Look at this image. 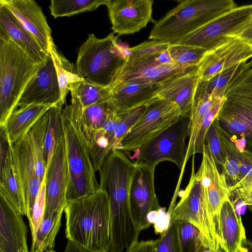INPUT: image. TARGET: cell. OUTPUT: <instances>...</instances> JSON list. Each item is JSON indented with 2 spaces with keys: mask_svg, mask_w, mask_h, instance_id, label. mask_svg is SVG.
I'll return each mask as SVG.
<instances>
[{
  "mask_svg": "<svg viewBox=\"0 0 252 252\" xmlns=\"http://www.w3.org/2000/svg\"><path fill=\"white\" fill-rule=\"evenodd\" d=\"M251 60L237 64L217 74L208 81L199 79L195 97L213 95L224 97L225 93L231 84L248 68Z\"/></svg>",
  "mask_w": 252,
  "mask_h": 252,
  "instance_id": "f1b7e54d",
  "label": "cell"
},
{
  "mask_svg": "<svg viewBox=\"0 0 252 252\" xmlns=\"http://www.w3.org/2000/svg\"><path fill=\"white\" fill-rule=\"evenodd\" d=\"M63 252H88L74 242L68 240Z\"/></svg>",
  "mask_w": 252,
  "mask_h": 252,
  "instance_id": "f5cc1de1",
  "label": "cell"
},
{
  "mask_svg": "<svg viewBox=\"0 0 252 252\" xmlns=\"http://www.w3.org/2000/svg\"><path fill=\"white\" fill-rule=\"evenodd\" d=\"M189 137V117L181 116L168 128L143 145L135 156L156 168L162 161L173 162L181 170L182 177Z\"/></svg>",
  "mask_w": 252,
  "mask_h": 252,
  "instance_id": "30bf717a",
  "label": "cell"
},
{
  "mask_svg": "<svg viewBox=\"0 0 252 252\" xmlns=\"http://www.w3.org/2000/svg\"><path fill=\"white\" fill-rule=\"evenodd\" d=\"M219 128V123L217 117L207 130L205 136V143L208 144L217 166L219 169V167H221L222 172L224 159Z\"/></svg>",
  "mask_w": 252,
  "mask_h": 252,
  "instance_id": "7bdbcfd3",
  "label": "cell"
},
{
  "mask_svg": "<svg viewBox=\"0 0 252 252\" xmlns=\"http://www.w3.org/2000/svg\"><path fill=\"white\" fill-rule=\"evenodd\" d=\"M112 87H103L84 80L76 82L77 94L83 108L110 100Z\"/></svg>",
  "mask_w": 252,
  "mask_h": 252,
  "instance_id": "f35d334b",
  "label": "cell"
},
{
  "mask_svg": "<svg viewBox=\"0 0 252 252\" xmlns=\"http://www.w3.org/2000/svg\"><path fill=\"white\" fill-rule=\"evenodd\" d=\"M69 179L66 141L64 135L58 140L45 176L46 206L43 220L56 211L64 210L67 203Z\"/></svg>",
  "mask_w": 252,
  "mask_h": 252,
  "instance_id": "7c38bea8",
  "label": "cell"
},
{
  "mask_svg": "<svg viewBox=\"0 0 252 252\" xmlns=\"http://www.w3.org/2000/svg\"><path fill=\"white\" fill-rule=\"evenodd\" d=\"M170 44L156 40L146 41L127 49V62L155 56L167 51Z\"/></svg>",
  "mask_w": 252,
  "mask_h": 252,
  "instance_id": "60d3db41",
  "label": "cell"
},
{
  "mask_svg": "<svg viewBox=\"0 0 252 252\" xmlns=\"http://www.w3.org/2000/svg\"><path fill=\"white\" fill-rule=\"evenodd\" d=\"M39 65L0 30V127L16 109Z\"/></svg>",
  "mask_w": 252,
  "mask_h": 252,
  "instance_id": "5b68a950",
  "label": "cell"
},
{
  "mask_svg": "<svg viewBox=\"0 0 252 252\" xmlns=\"http://www.w3.org/2000/svg\"><path fill=\"white\" fill-rule=\"evenodd\" d=\"M22 216L0 195V252L29 251L28 229Z\"/></svg>",
  "mask_w": 252,
  "mask_h": 252,
  "instance_id": "7402d4cb",
  "label": "cell"
},
{
  "mask_svg": "<svg viewBox=\"0 0 252 252\" xmlns=\"http://www.w3.org/2000/svg\"><path fill=\"white\" fill-rule=\"evenodd\" d=\"M158 55L127 62L116 84L126 82L161 83L197 68L183 67L175 63H162L158 60Z\"/></svg>",
  "mask_w": 252,
  "mask_h": 252,
  "instance_id": "ac0fdd59",
  "label": "cell"
},
{
  "mask_svg": "<svg viewBox=\"0 0 252 252\" xmlns=\"http://www.w3.org/2000/svg\"><path fill=\"white\" fill-rule=\"evenodd\" d=\"M157 239L138 241L125 252H156Z\"/></svg>",
  "mask_w": 252,
  "mask_h": 252,
  "instance_id": "681fc988",
  "label": "cell"
},
{
  "mask_svg": "<svg viewBox=\"0 0 252 252\" xmlns=\"http://www.w3.org/2000/svg\"><path fill=\"white\" fill-rule=\"evenodd\" d=\"M64 212L65 235L88 252H108L111 244L109 196L99 188L94 192L67 202Z\"/></svg>",
  "mask_w": 252,
  "mask_h": 252,
  "instance_id": "7a4b0ae2",
  "label": "cell"
},
{
  "mask_svg": "<svg viewBox=\"0 0 252 252\" xmlns=\"http://www.w3.org/2000/svg\"><path fill=\"white\" fill-rule=\"evenodd\" d=\"M49 252H56V251H55L54 250H52Z\"/></svg>",
  "mask_w": 252,
  "mask_h": 252,
  "instance_id": "680465c9",
  "label": "cell"
},
{
  "mask_svg": "<svg viewBox=\"0 0 252 252\" xmlns=\"http://www.w3.org/2000/svg\"><path fill=\"white\" fill-rule=\"evenodd\" d=\"M18 252H31V251H27L24 248L20 249Z\"/></svg>",
  "mask_w": 252,
  "mask_h": 252,
  "instance_id": "9f6ffc18",
  "label": "cell"
},
{
  "mask_svg": "<svg viewBox=\"0 0 252 252\" xmlns=\"http://www.w3.org/2000/svg\"><path fill=\"white\" fill-rule=\"evenodd\" d=\"M62 113L69 175L67 202L94 192L99 184L75 106L72 103L66 105Z\"/></svg>",
  "mask_w": 252,
  "mask_h": 252,
  "instance_id": "8992f818",
  "label": "cell"
},
{
  "mask_svg": "<svg viewBox=\"0 0 252 252\" xmlns=\"http://www.w3.org/2000/svg\"><path fill=\"white\" fill-rule=\"evenodd\" d=\"M202 159L196 176L200 181L210 213L217 217L223 203L231 195L225 175L219 170L210 147L204 146Z\"/></svg>",
  "mask_w": 252,
  "mask_h": 252,
  "instance_id": "2e32d148",
  "label": "cell"
},
{
  "mask_svg": "<svg viewBox=\"0 0 252 252\" xmlns=\"http://www.w3.org/2000/svg\"><path fill=\"white\" fill-rule=\"evenodd\" d=\"M239 252H252V241L247 239Z\"/></svg>",
  "mask_w": 252,
  "mask_h": 252,
  "instance_id": "db71d44e",
  "label": "cell"
},
{
  "mask_svg": "<svg viewBox=\"0 0 252 252\" xmlns=\"http://www.w3.org/2000/svg\"><path fill=\"white\" fill-rule=\"evenodd\" d=\"M47 123L46 112L28 133L34 159L36 174L41 181L44 179L47 169L44 151Z\"/></svg>",
  "mask_w": 252,
  "mask_h": 252,
  "instance_id": "836d02e7",
  "label": "cell"
},
{
  "mask_svg": "<svg viewBox=\"0 0 252 252\" xmlns=\"http://www.w3.org/2000/svg\"><path fill=\"white\" fill-rule=\"evenodd\" d=\"M165 209L162 208L159 210L157 215L154 223L155 231L156 234H161L167 229L170 222L171 215L165 211Z\"/></svg>",
  "mask_w": 252,
  "mask_h": 252,
  "instance_id": "7dc6e473",
  "label": "cell"
},
{
  "mask_svg": "<svg viewBox=\"0 0 252 252\" xmlns=\"http://www.w3.org/2000/svg\"><path fill=\"white\" fill-rule=\"evenodd\" d=\"M219 133L221 142L224 163L222 172L225 176L229 190L231 192L240 180V169L236 153V147L219 128Z\"/></svg>",
  "mask_w": 252,
  "mask_h": 252,
  "instance_id": "d590c367",
  "label": "cell"
},
{
  "mask_svg": "<svg viewBox=\"0 0 252 252\" xmlns=\"http://www.w3.org/2000/svg\"><path fill=\"white\" fill-rule=\"evenodd\" d=\"M48 52L55 67L63 104L66 101L70 84L84 80L79 75L75 65L66 59L58 50L51 37Z\"/></svg>",
  "mask_w": 252,
  "mask_h": 252,
  "instance_id": "f546056e",
  "label": "cell"
},
{
  "mask_svg": "<svg viewBox=\"0 0 252 252\" xmlns=\"http://www.w3.org/2000/svg\"><path fill=\"white\" fill-rule=\"evenodd\" d=\"M214 221L220 248L224 252H239L247 240L245 230L230 199L223 203Z\"/></svg>",
  "mask_w": 252,
  "mask_h": 252,
  "instance_id": "603a6c76",
  "label": "cell"
},
{
  "mask_svg": "<svg viewBox=\"0 0 252 252\" xmlns=\"http://www.w3.org/2000/svg\"><path fill=\"white\" fill-rule=\"evenodd\" d=\"M145 108L146 106L141 107L123 115L121 120L117 125L109 137L110 146L112 151L121 150L122 138L137 121Z\"/></svg>",
  "mask_w": 252,
  "mask_h": 252,
  "instance_id": "ab89813d",
  "label": "cell"
},
{
  "mask_svg": "<svg viewBox=\"0 0 252 252\" xmlns=\"http://www.w3.org/2000/svg\"><path fill=\"white\" fill-rule=\"evenodd\" d=\"M47 55L51 30L41 7L33 0H0Z\"/></svg>",
  "mask_w": 252,
  "mask_h": 252,
  "instance_id": "ffe728a7",
  "label": "cell"
},
{
  "mask_svg": "<svg viewBox=\"0 0 252 252\" xmlns=\"http://www.w3.org/2000/svg\"><path fill=\"white\" fill-rule=\"evenodd\" d=\"M63 211H56L49 218L42 220L35 236L32 240L31 252H49L53 250Z\"/></svg>",
  "mask_w": 252,
  "mask_h": 252,
  "instance_id": "1f68e13d",
  "label": "cell"
},
{
  "mask_svg": "<svg viewBox=\"0 0 252 252\" xmlns=\"http://www.w3.org/2000/svg\"><path fill=\"white\" fill-rule=\"evenodd\" d=\"M168 51L175 64L187 67L197 66L207 51L202 48L180 44H170Z\"/></svg>",
  "mask_w": 252,
  "mask_h": 252,
  "instance_id": "8d00e7d4",
  "label": "cell"
},
{
  "mask_svg": "<svg viewBox=\"0 0 252 252\" xmlns=\"http://www.w3.org/2000/svg\"><path fill=\"white\" fill-rule=\"evenodd\" d=\"M135 165L122 150H114L99 170V188L108 194L110 202L111 240L110 248L122 252L137 242L140 233L133 222L129 191Z\"/></svg>",
  "mask_w": 252,
  "mask_h": 252,
  "instance_id": "6da1fadb",
  "label": "cell"
},
{
  "mask_svg": "<svg viewBox=\"0 0 252 252\" xmlns=\"http://www.w3.org/2000/svg\"><path fill=\"white\" fill-rule=\"evenodd\" d=\"M217 118L221 130L231 142L245 138L246 151L252 153V126L248 121L222 105Z\"/></svg>",
  "mask_w": 252,
  "mask_h": 252,
  "instance_id": "83f0119b",
  "label": "cell"
},
{
  "mask_svg": "<svg viewBox=\"0 0 252 252\" xmlns=\"http://www.w3.org/2000/svg\"><path fill=\"white\" fill-rule=\"evenodd\" d=\"M0 195L20 215L26 216V206L15 169L13 145L5 126L0 127Z\"/></svg>",
  "mask_w": 252,
  "mask_h": 252,
  "instance_id": "d6986e66",
  "label": "cell"
},
{
  "mask_svg": "<svg viewBox=\"0 0 252 252\" xmlns=\"http://www.w3.org/2000/svg\"><path fill=\"white\" fill-rule=\"evenodd\" d=\"M80 126L94 168L96 171H99L112 151L109 140L110 134L102 127L94 130L82 126L80 124Z\"/></svg>",
  "mask_w": 252,
  "mask_h": 252,
  "instance_id": "4dcf8cb0",
  "label": "cell"
},
{
  "mask_svg": "<svg viewBox=\"0 0 252 252\" xmlns=\"http://www.w3.org/2000/svg\"><path fill=\"white\" fill-rule=\"evenodd\" d=\"M13 157L26 206V216L29 221L43 181L36 174L34 159L28 133L13 145Z\"/></svg>",
  "mask_w": 252,
  "mask_h": 252,
  "instance_id": "e0dca14e",
  "label": "cell"
},
{
  "mask_svg": "<svg viewBox=\"0 0 252 252\" xmlns=\"http://www.w3.org/2000/svg\"><path fill=\"white\" fill-rule=\"evenodd\" d=\"M181 111L174 101L157 97L146 106L137 121L123 136L121 149L128 156L136 153L144 144L158 136L181 117Z\"/></svg>",
  "mask_w": 252,
  "mask_h": 252,
  "instance_id": "ba28073f",
  "label": "cell"
},
{
  "mask_svg": "<svg viewBox=\"0 0 252 252\" xmlns=\"http://www.w3.org/2000/svg\"><path fill=\"white\" fill-rule=\"evenodd\" d=\"M236 153L240 169V180L232 191L238 189H252V153L248 151L241 153L236 148Z\"/></svg>",
  "mask_w": 252,
  "mask_h": 252,
  "instance_id": "ee69618b",
  "label": "cell"
},
{
  "mask_svg": "<svg viewBox=\"0 0 252 252\" xmlns=\"http://www.w3.org/2000/svg\"><path fill=\"white\" fill-rule=\"evenodd\" d=\"M112 32L104 38L89 34L80 47L75 66L79 75L89 83L112 87L127 62L126 51Z\"/></svg>",
  "mask_w": 252,
  "mask_h": 252,
  "instance_id": "277c9868",
  "label": "cell"
},
{
  "mask_svg": "<svg viewBox=\"0 0 252 252\" xmlns=\"http://www.w3.org/2000/svg\"><path fill=\"white\" fill-rule=\"evenodd\" d=\"M199 81L197 68L170 78L161 84L158 97L175 102L181 116L189 117Z\"/></svg>",
  "mask_w": 252,
  "mask_h": 252,
  "instance_id": "cb8c5ba5",
  "label": "cell"
},
{
  "mask_svg": "<svg viewBox=\"0 0 252 252\" xmlns=\"http://www.w3.org/2000/svg\"><path fill=\"white\" fill-rule=\"evenodd\" d=\"M62 107V104L54 105L46 112L47 123L44 137L46 168L58 140L64 135Z\"/></svg>",
  "mask_w": 252,
  "mask_h": 252,
  "instance_id": "d6a6232c",
  "label": "cell"
},
{
  "mask_svg": "<svg viewBox=\"0 0 252 252\" xmlns=\"http://www.w3.org/2000/svg\"><path fill=\"white\" fill-rule=\"evenodd\" d=\"M250 210L252 212V205L248 206Z\"/></svg>",
  "mask_w": 252,
  "mask_h": 252,
  "instance_id": "6f0895ef",
  "label": "cell"
},
{
  "mask_svg": "<svg viewBox=\"0 0 252 252\" xmlns=\"http://www.w3.org/2000/svg\"><path fill=\"white\" fill-rule=\"evenodd\" d=\"M0 30L38 64L43 63L49 55L44 52L11 11L1 4H0Z\"/></svg>",
  "mask_w": 252,
  "mask_h": 252,
  "instance_id": "d4e9b609",
  "label": "cell"
},
{
  "mask_svg": "<svg viewBox=\"0 0 252 252\" xmlns=\"http://www.w3.org/2000/svg\"><path fill=\"white\" fill-rule=\"evenodd\" d=\"M231 201H238L244 206L252 205V189H238L231 192Z\"/></svg>",
  "mask_w": 252,
  "mask_h": 252,
  "instance_id": "c3c4849f",
  "label": "cell"
},
{
  "mask_svg": "<svg viewBox=\"0 0 252 252\" xmlns=\"http://www.w3.org/2000/svg\"><path fill=\"white\" fill-rule=\"evenodd\" d=\"M222 105L252 126V59L250 67L227 89Z\"/></svg>",
  "mask_w": 252,
  "mask_h": 252,
  "instance_id": "484cf974",
  "label": "cell"
},
{
  "mask_svg": "<svg viewBox=\"0 0 252 252\" xmlns=\"http://www.w3.org/2000/svg\"><path fill=\"white\" fill-rule=\"evenodd\" d=\"M129 191V205L135 226L139 233L151 224L148 217L152 212H158L160 206L155 189V168L136 159Z\"/></svg>",
  "mask_w": 252,
  "mask_h": 252,
  "instance_id": "8fae6325",
  "label": "cell"
},
{
  "mask_svg": "<svg viewBox=\"0 0 252 252\" xmlns=\"http://www.w3.org/2000/svg\"><path fill=\"white\" fill-rule=\"evenodd\" d=\"M45 206V180L44 178L36 197L33 205L32 216L31 220L29 221L32 240L35 236L36 232L42 221Z\"/></svg>",
  "mask_w": 252,
  "mask_h": 252,
  "instance_id": "f6af8a7d",
  "label": "cell"
},
{
  "mask_svg": "<svg viewBox=\"0 0 252 252\" xmlns=\"http://www.w3.org/2000/svg\"><path fill=\"white\" fill-rule=\"evenodd\" d=\"M252 21V4L237 6L186 36L174 44L211 50L236 37Z\"/></svg>",
  "mask_w": 252,
  "mask_h": 252,
  "instance_id": "9c48e42d",
  "label": "cell"
},
{
  "mask_svg": "<svg viewBox=\"0 0 252 252\" xmlns=\"http://www.w3.org/2000/svg\"><path fill=\"white\" fill-rule=\"evenodd\" d=\"M236 37L239 38L252 46V21L250 24Z\"/></svg>",
  "mask_w": 252,
  "mask_h": 252,
  "instance_id": "816d5d0a",
  "label": "cell"
},
{
  "mask_svg": "<svg viewBox=\"0 0 252 252\" xmlns=\"http://www.w3.org/2000/svg\"><path fill=\"white\" fill-rule=\"evenodd\" d=\"M31 104L63 105L55 67L50 55L39 64L36 73L25 88L17 106L21 107Z\"/></svg>",
  "mask_w": 252,
  "mask_h": 252,
  "instance_id": "9a60e30c",
  "label": "cell"
},
{
  "mask_svg": "<svg viewBox=\"0 0 252 252\" xmlns=\"http://www.w3.org/2000/svg\"><path fill=\"white\" fill-rule=\"evenodd\" d=\"M122 116L123 115L118 113L113 106L101 127L107 133L111 134L121 120Z\"/></svg>",
  "mask_w": 252,
  "mask_h": 252,
  "instance_id": "f907efd6",
  "label": "cell"
},
{
  "mask_svg": "<svg viewBox=\"0 0 252 252\" xmlns=\"http://www.w3.org/2000/svg\"><path fill=\"white\" fill-rule=\"evenodd\" d=\"M198 252H213L208 248L202 246ZM216 252H224V251L220 248V246Z\"/></svg>",
  "mask_w": 252,
  "mask_h": 252,
  "instance_id": "11a10c76",
  "label": "cell"
},
{
  "mask_svg": "<svg viewBox=\"0 0 252 252\" xmlns=\"http://www.w3.org/2000/svg\"><path fill=\"white\" fill-rule=\"evenodd\" d=\"M110 0H51L49 8L55 18L95 10L101 5H108Z\"/></svg>",
  "mask_w": 252,
  "mask_h": 252,
  "instance_id": "e575fe53",
  "label": "cell"
},
{
  "mask_svg": "<svg viewBox=\"0 0 252 252\" xmlns=\"http://www.w3.org/2000/svg\"><path fill=\"white\" fill-rule=\"evenodd\" d=\"M161 84L119 82L112 87L110 100L118 113L123 115L158 97Z\"/></svg>",
  "mask_w": 252,
  "mask_h": 252,
  "instance_id": "44dd1931",
  "label": "cell"
},
{
  "mask_svg": "<svg viewBox=\"0 0 252 252\" xmlns=\"http://www.w3.org/2000/svg\"><path fill=\"white\" fill-rule=\"evenodd\" d=\"M157 239L156 252H182L177 222L170 220L167 229Z\"/></svg>",
  "mask_w": 252,
  "mask_h": 252,
  "instance_id": "b9f144b4",
  "label": "cell"
},
{
  "mask_svg": "<svg viewBox=\"0 0 252 252\" xmlns=\"http://www.w3.org/2000/svg\"><path fill=\"white\" fill-rule=\"evenodd\" d=\"M192 159L189 182L184 189L177 192L180 199L171 212L170 220H185L193 224L201 234L204 247L216 252L220 243L215 221L209 211L200 181L194 172L193 158Z\"/></svg>",
  "mask_w": 252,
  "mask_h": 252,
  "instance_id": "52a82bcc",
  "label": "cell"
},
{
  "mask_svg": "<svg viewBox=\"0 0 252 252\" xmlns=\"http://www.w3.org/2000/svg\"><path fill=\"white\" fill-rule=\"evenodd\" d=\"M223 101L224 97H217L215 99L209 111L205 116L197 140L196 154H202L204 146L205 144V136L207 130L212 122L217 117Z\"/></svg>",
  "mask_w": 252,
  "mask_h": 252,
  "instance_id": "bcb514c9",
  "label": "cell"
},
{
  "mask_svg": "<svg viewBox=\"0 0 252 252\" xmlns=\"http://www.w3.org/2000/svg\"><path fill=\"white\" fill-rule=\"evenodd\" d=\"M53 106L31 104L16 109L8 118L5 127L12 145L24 137L39 119Z\"/></svg>",
  "mask_w": 252,
  "mask_h": 252,
  "instance_id": "4316f807",
  "label": "cell"
},
{
  "mask_svg": "<svg viewBox=\"0 0 252 252\" xmlns=\"http://www.w3.org/2000/svg\"><path fill=\"white\" fill-rule=\"evenodd\" d=\"M238 6L233 0H187L156 22L149 38L170 44Z\"/></svg>",
  "mask_w": 252,
  "mask_h": 252,
  "instance_id": "3957f363",
  "label": "cell"
},
{
  "mask_svg": "<svg viewBox=\"0 0 252 252\" xmlns=\"http://www.w3.org/2000/svg\"><path fill=\"white\" fill-rule=\"evenodd\" d=\"M151 0H110L107 6L114 33H134L146 27L152 17Z\"/></svg>",
  "mask_w": 252,
  "mask_h": 252,
  "instance_id": "5bb4252c",
  "label": "cell"
},
{
  "mask_svg": "<svg viewBox=\"0 0 252 252\" xmlns=\"http://www.w3.org/2000/svg\"><path fill=\"white\" fill-rule=\"evenodd\" d=\"M252 59V46L235 37L207 51L197 66L199 79L208 81L220 72Z\"/></svg>",
  "mask_w": 252,
  "mask_h": 252,
  "instance_id": "4fadbf2b",
  "label": "cell"
},
{
  "mask_svg": "<svg viewBox=\"0 0 252 252\" xmlns=\"http://www.w3.org/2000/svg\"><path fill=\"white\" fill-rule=\"evenodd\" d=\"M174 220L177 222L182 252H198L204 246L203 239L199 229L188 221Z\"/></svg>",
  "mask_w": 252,
  "mask_h": 252,
  "instance_id": "74e56055",
  "label": "cell"
}]
</instances>
